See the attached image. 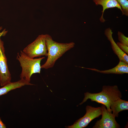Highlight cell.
Listing matches in <instances>:
<instances>
[{
	"label": "cell",
	"mask_w": 128,
	"mask_h": 128,
	"mask_svg": "<svg viewBox=\"0 0 128 128\" xmlns=\"http://www.w3.org/2000/svg\"><path fill=\"white\" fill-rule=\"evenodd\" d=\"M122 97L121 93L117 85H104L101 91L99 93H92L87 92L84 93V97L80 105L82 104L88 99L91 101H95L105 105L108 111L112 113L110 107L113 102Z\"/></svg>",
	"instance_id": "6da1fadb"
},
{
	"label": "cell",
	"mask_w": 128,
	"mask_h": 128,
	"mask_svg": "<svg viewBox=\"0 0 128 128\" xmlns=\"http://www.w3.org/2000/svg\"><path fill=\"white\" fill-rule=\"evenodd\" d=\"M46 39L47 58L41 67V69H47L53 67L56 61L66 52L74 47L75 43L73 42H58L54 41L51 36L47 34H46Z\"/></svg>",
	"instance_id": "7a4b0ae2"
},
{
	"label": "cell",
	"mask_w": 128,
	"mask_h": 128,
	"mask_svg": "<svg viewBox=\"0 0 128 128\" xmlns=\"http://www.w3.org/2000/svg\"><path fill=\"white\" fill-rule=\"evenodd\" d=\"M45 58V57H43L38 58H32L27 56L22 50L18 52L16 59L19 61L22 68L20 75V79L30 82L32 74L40 73L41 69V61Z\"/></svg>",
	"instance_id": "3957f363"
},
{
	"label": "cell",
	"mask_w": 128,
	"mask_h": 128,
	"mask_svg": "<svg viewBox=\"0 0 128 128\" xmlns=\"http://www.w3.org/2000/svg\"><path fill=\"white\" fill-rule=\"evenodd\" d=\"M22 51L32 58L42 56H47L46 34L39 35L35 40L27 45Z\"/></svg>",
	"instance_id": "277c9868"
},
{
	"label": "cell",
	"mask_w": 128,
	"mask_h": 128,
	"mask_svg": "<svg viewBox=\"0 0 128 128\" xmlns=\"http://www.w3.org/2000/svg\"><path fill=\"white\" fill-rule=\"evenodd\" d=\"M86 112L82 117L76 121L71 126L66 127L68 128H82L86 127L94 119L101 115V107H95L87 105L86 108Z\"/></svg>",
	"instance_id": "5b68a950"
},
{
	"label": "cell",
	"mask_w": 128,
	"mask_h": 128,
	"mask_svg": "<svg viewBox=\"0 0 128 128\" xmlns=\"http://www.w3.org/2000/svg\"><path fill=\"white\" fill-rule=\"evenodd\" d=\"M4 43L0 38V84L4 86L11 82V76L5 53Z\"/></svg>",
	"instance_id": "8992f818"
},
{
	"label": "cell",
	"mask_w": 128,
	"mask_h": 128,
	"mask_svg": "<svg viewBox=\"0 0 128 128\" xmlns=\"http://www.w3.org/2000/svg\"><path fill=\"white\" fill-rule=\"evenodd\" d=\"M101 118L97 121L93 128H119L120 125L117 122L112 113L108 111L105 106L102 105Z\"/></svg>",
	"instance_id": "52a82bcc"
},
{
	"label": "cell",
	"mask_w": 128,
	"mask_h": 128,
	"mask_svg": "<svg viewBox=\"0 0 128 128\" xmlns=\"http://www.w3.org/2000/svg\"><path fill=\"white\" fill-rule=\"evenodd\" d=\"M113 33L112 30L110 27L106 29L105 30L104 34L110 42L114 52L117 55L120 61L128 64V55L122 51L115 42L112 37Z\"/></svg>",
	"instance_id": "ba28073f"
},
{
	"label": "cell",
	"mask_w": 128,
	"mask_h": 128,
	"mask_svg": "<svg viewBox=\"0 0 128 128\" xmlns=\"http://www.w3.org/2000/svg\"><path fill=\"white\" fill-rule=\"evenodd\" d=\"M92 71L105 74H122L128 73V64L124 62L120 61L117 65L115 67L108 70H100L95 68H86L81 67Z\"/></svg>",
	"instance_id": "9c48e42d"
},
{
	"label": "cell",
	"mask_w": 128,
	"mask_h": 128,
	"mask_svg": "<svg viewBox=\"0 0 128 128\" xmlns=\"http://www.w3.org/2000/svg\"><path fill=\"white\" fill-rule=\"evenodd\" d=\"M96 5H101L102 7V14L99 19L100 21L102 23L105 21L103 17V14L105 10L107 9L117 8L122 12L121 7L117 0H93Z\"/></svg>",
	"instance_id": "30bf717a"
},
{
	"label": "cell",
	"mask_w": 128,
	"mask_h": 128,
	"mask_svg": "<svg viewBox=\"0 0 128 128\" xmlns=\"http://www.w3.org/2000/svg\"><path fill=\"white\" fill-rule=\"evenodd\" d=\"M34 85L30 82L22 79L16 82H11L0 88V96L7 94L11 90L21 87L25 85Z\"/></svg>",
	"instance_id": "8fae6325"
},
{
	"label": "cell",
	"mask_w": 128,
	"mask_h": 128,
	"mask_svg": "<svg viewBox=\"0 0 128 128\" xmlns=\"http://www.w3.org/2000/svg\"><path fill=\"white\" fill-rule=\"evenodd\" d=\"M110 107L113 115L115 117H117L119 112L128 110V102L119 99L113 102Z\"/></svg>",
	"instance_id": "7c38bea8"
},
{
	"label": "cell",
	"mask_w": 128,
	"mask_h": 128,
	"mask_svg": "<svg viewBox=\"0 0 128 128\" xmlns=\"http://www.w3.org/2000/svg\"><path fill=\"white\" fill-rule=\"evenodd\" d=\"M120 6L122 11V15L128 16V0H117Z\"/></svg>",
	"instance_id": "4fadbf2b"
},
{
	"label": "cell",
	"mask_w": 128,
	"mask_h": 128,
	"mask_svg": "<svg viewBox=\"0 0 128 128\" xmlns=\"http://www.w3.org/2000/svg\"><path fill=\"white\" fill-rule=\"evenodd\" d=\"M118 39L119 42L123 45L128 46V38L122 32L118 31Z\"/></svg>",
	"instance_id": "5bb4252c"
},
{
	"label": "cell",
	"mask_w": 128,
	"mask_h": 128,
	"mask_svg": "<svg viewBox=\"0 0 128 128\" xmlns=\"http://www.w3.org/2000/svg\"><path fill=\"white\" fill-rule=\"evenodd\" d=\"M120 49L125 53L128 54V46L122 44L119 42H117L116 43Z\"/></svg>",
	"instance_id": "9a60e30c"
},
{
	"label": "cell",
	"mask_w": 128,
	"mask_h": 128,
	"mask_svg": "<svg viewBox=\"0 0 128 128\" xmlns=\"http://www.w3.org/2000/svg\"><path fill=\"white\" fill-rule=\"evenodd\" d=\"M2 27H0V31L2 29ZM8 32V31L6 30L5 29H4L2 32H0V38L1 36H5Z\"/></svg>",
	"instance_id": "2e32d148"
},
{
	"label": "cell",
	"mask_w": 128,
	"mask_h": 128,
	"mask_svg": "<svg viewBox=\"0 0 128 128\" xmlns=\"http://www.w3.org/2000/svg\"><path fill=\"white\" fill-rule=\"evenodd\" d=\"M6 126L5 124L3 122L0 118V128H5Z\"/></svg>",
	"instance_id": "e0dca14e"
}]
</instances>
